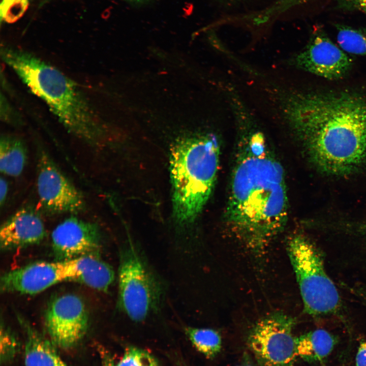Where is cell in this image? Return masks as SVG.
<instances>
[{
	"instance_id": "1",
	"label": "cell",
	"mask_w": 366,
	"mask_h": 366,
	"mask_svg": "<svg viewBox=\"0 0 366 366\" xmlns=\"http://www.w3.org/2000/svg\"><path fill=\"white\" fill-rule=\"evenodd\" d=\"M281 105L284 118L321 173L346 176L366 162V94L295 91L284 96Z\"/></svg>"
},
{
	"instance_id": "2",
	"label": "cell",
	"mask_w": 366,
	"mask_h": 366,
	"mask_svg": "<svg viewBox=\"0 0 366 366\" xmlns=\"http://www.w3.org/2000/svg\"><path fill=\"white\" fill-rule=\"evenodd\" d=\"M231 181L226 211L233 232L250 248L263 249L284 228L288 201L284 170L263 135L250 128Z\"/></svg>"
},
{
	"instance_id": "3",
	"label": "cell",
	"mask_w": 366,
	"mask_h": 366,
	"mask_svg": "<svg viewBox=\"0 0 366 366\" xmlns=\"http://www.w3.org/2000/svg\"><path fill=\"white\" fill-rule=\"evenodd\" d=\"M1 56L68 132L90 145L98 142L102 130L97 115L73 80L32 53L4 46Z\"/></svg>"
},
{
	"instance_id": "4",
	"label": "cell",
	"mask_w": 366,
	"mask_h": 366,
	"mask_svg": "<svg viewBox=\"0 0 366 366\" xmlns=\"http://www.w3.org/2000/svg\"><path fill=\"white\" fill-rule=\"evenodd\" d=\"M220 145L211 134L180 139L170 157L174 216L180 225L193 223L214 188L219 165Z\"/></svg>"
},
{
	"instance_id": "5",
	"label": "cell",
	"mask_w": 366,
	"mask_h": 366,
	"mask_svg": "<svg viewBox=\"0 0 366 366\" xmlns=\"http://www.w3.org/2000/svg\"><path fill=\"white\" fill-rule=\"evenodd\" d=\"M287 248L305 312L312 316L333 313L340 305L339 294L317 249L300 235L291 238Z\"/></svg>"
},
{
	"instance_id": "6",
	"label": "cell",
	"mask_w": 366,
	"mask_h": 366,
	"mask_svg": "<svg viewBox=\"0 0 366 366\" xmlns=\"http://www.w3.org/2000/svg\"><path fill=\"white\" fill-rule=\"evenodd\" d=\"M118 281V306L131 320L142 322L159 309L163 287L131 242L120 252Z\"/></svg>"
},
{
	"instance_id": "7",
	"label": "cell",
	"mask_w": 366,
	"mask_h": 366,
	"mask_svg": "<svg viewBox=\"0 0 366 366\" xmlns=\"http://www.w3.org/2000/svg\"><path fill=\"white\" fill-rule=\"evenodd\" d=\"M294 319L281 312L263 318L250 333L249 346L261 366H292L297 356Z\"/></svg>"
},
{
	"instance_id": "8",
	"label": "cell",
	"mask_w": 366,
	"mask_h": 366,
	"mask_svg": "<svg viewBox=\"0 0 366 366\" xmlns=\"http://www.w3.org/2000/svg\"><path fill=\"white\" fill-rule=\"evenodd\" d=\"M36 188L39 204L49 215L76 214L85 207L84 198L42 147L37 150Z\"/></svg>"
},
{
	"instance_id": "9",
	"label": "cell",
	"mask_w": 366,
	"mask_h": 366,
	"mask_svg": "<svg viewBox=\"0 0 366 366\" xmlns=\"http://www.w3.org/2000/svg\"><path fill=\"white\" fill-rule=\"evenodd\" d=\"M45 322L51 342L60 348H70L85 334L88 313L80 297L64 294L50 301L45 312Z\"/></svg>"
},
{
	"instance_id": "10",
	"label": "cell",
	"mask_w": 366,
	"mask_h": 366,
	"mask_svg": "<svg viewBox=\"0 0 366 366\" xmlns=\"http://www.w3.org/2000/svg\"><path fill=\"white\" fill-rule=\"evenodd\" d=\"M341 49L318 27L305 48L291 62L298 69L328 80H338L344 77L352 65L351 59Z\"/></svg>"
},
{
	"instance_id": "11",
	"label": "cell",
	"mask_w": 366,
	"mask_h": 366,
	"mask_svg": "<svg viewBox=\"0 0 366 366\" xmlns=\"http://www.w3.org/2000/svg\"><path fill=\"white\" fill-rule=\"evenodd\" d=\"M51 246L56 261H65L89 254H98L101 236L94 223L71 216L51 233Z\"/></svg>"
},
{
	"instance_id": "12",
	"label": "cell",
	"mask_w": 366,
	"mask_h": 366,
	"mask_svg": "<svg viewBox=\"0 0 366 366\" xmlns=\"http://www.w3.org/2000/svg\"><path fill=\"white\" fill-rule=\"evenodd\" d=\"M63 281L59 261H39L4 273L0 288L4 292L33 295Z\"/></svg>"
},
{
	"instance_id": "13",
	"label": "cell",
	"mask_w": 366,
	"mask_h": 366,
	"mask_svg": "<svg viewBox=\"0 0 366 366\" xmlns=\"http://www.w3.org/2000/svg\"><path fill=\"white\" fill-rule=\"evenodd\" d=\"M46 235L44 223L37 211L24 206L10 216L1 225L0 247L4 251L36 245Z\"/></svg>"
},
{
	"instance_id": "14",
	"label": "cell",
	"mask_w": 366,
	"mask_h": 366,
	"mask_svg": "<svg viewBox=\"0 0 366 366\" xmlns=\"http://www.w3.org/2000/svg\"><path fill=\"white\" fill-rule=\"evenodd\" d=\"M59 262L64 281L76 282L106 292L114 280L113 268L98 254H89Z\"/></svg>"
},
{
	"instance_id": "15",
	"label": "cell",
	"mask_w": 366,
	"mask_h": 366,
	"mask_svg": "<svg viewBox=\"0 0 366 366\" xmlns=\"http://www.w3.org/2000/svg\"><path fill=\"white\" fill-rule=\"evenodd\" d=\"M24 329L26 340L25 366H68L56 351L52 342L44 338L23 320H19Z\"/></svg>"
},
{
	"instance_id": "16",
	"label": "cell",
	"mask_w": 366,
	"mask_h": 366,
	"mask_svg": "<svg viewBox=\"0 0 366 366\" xmlns=\"http://www.w3.org/2000/svg\"><path fill=\"white\" fill-rule=\"evenodd\" d=\"M337 343L334 336L318 329L296 338L297 356L310 362H317L328 357Z\"/></svg>"
},
{
	"instance_id": "17",
	"label": "cell",
	"mask_w": 366,
	"mask_h": 366,
	"mask_svg": "<svg viewBox=\"0 0 366 366\" xmlns=\"http://www.w3.org/2000/svg\"><path fill=\"white\" fill-rule=\"evenodd\" d=\"M27 159V147L20 137L2 135L0 139V171L1 173L17 177L23 172Z\"/></svg>"
},
{
	"instance_id": "18",
	"label": "cell",
	"mask_w": 366,
	"mask_h": 366,
	"mask_svg": "<svg viewBox=\"0 0 366 366\" xmlns=\"http://www.w3.org/2000/svg\"><path fill=\"white\" fill-rule=\"evenodd\" d=\"M185 332L195 348L207 357L213 358L220 352L222 339L217 331L210 328L187 327Z\"/></svg>"
},
{
	"instance_id": "19",
	"label": "cell",
	"mask_w": 366,
	"mask_h": 366,
	"mask_svg": "<svg viewBox=\"0 0 366 366\" xmlns=\"http://www.w3.org/2000/svg\"><path fill=\"white\" fill-rule=\"evenodd\" d=\"M337 40L345 52L358 55H366V26L354 27L337 24Z\"/></svg>"
},
{
	"instance_id": "20",
	"label": "cell",
	"mask_w": 366,
	"mask_h": 366,
	"mask_svg": "<svg viewBox=\"0 0 366 366\" xmlns=\"http://www.w3.org/2000/svg\"><path fill=\"white\" fill-rule=\"evenodd\" d=\"M115 366H159L155 358L148 352L135 347L126 349Z\"/></svg>"
},
{
	"instance_id": "21",
	"label": "cell",
	"mask_w": 366,
	"mask_h": 366,
	"mask_svg": "<svg viewBox=\"0 0 366 366\" xmlns=\"http://www.w3.org/2000/svg\"><path fill=\"white\" fill-rule=\"evenodd\" d=\"M18 344L12 332L3 325L1 328V361L6 363L15 356Z\"/></svg>"
},
{
	"instance_id": "22",
	"label": "cell",
	"mask_w": 366,
	"mask_h": 366,
	"mask_svg": "<svg viewBox=\"0 0 366 366\" xmlns=\"http://www.w3.org/2000/svg\"><path fill=\"white\" fill-rule=\"evenodd\" d=\"M1 118L5 123L18 127L23 123L20 114L9 103L6 96L1 94Z\"/></svg>"
},
{
	"instance_id": "23",
	"label": "cell",
	"mask_w": 366,
	"mask_h": 366,
	"mask_svg": "<svg viewBox=\"0 0 366 366\" xmlns=\"http://www.w3.org/2000/svg\"><path fill=\"white\" fill-rule=\"evenodd\" d=\"M28 6V0H13L7 9L4 20L8 23L16 21L24 14Z\"/></svg>"
},
{
	"instance_id": "24",
	"label": "cell",
	"mask_w": 366,
	"mask_h": 366,
	"mask_svg": "<svg viewBox=\"0 0 366 366\" xmlns=\"http://www.w3.org/2000/svg\"><path fill=\"white\" fill-rule=\"evenodd\" d=\"M356 366H366V340L360 342L355 357Z\"/></svg>"
},
{
	"instance_id": "25",
	"label": "cell",
	"mask_w": 366,
	"mask_h": 366,
	"mask_svg": "<svg viewBox=\"0 0 366 366\" xmlns=\"http://www.w3.org/2000/svg\"><path fill=\"white\" fill-rule=\"evenodd\" d=\"M364 0H333L336 8L344 11H352L353 7Z\"/></svg>"
},
{
	"instance_id": "26",
	"label": "cell",
	"mask_w": 366,
	"mask_h": 366,
	"mask_svg": "<svg viewBox=\"0 0 366 366\" xmlns=\"http://www.w3.org/2000/svg\"><path fill=\"white\" fill-rule=\"evenodd\" d=\"M99 350L102 366H115L113 357L108 351L102 348Z\"/></svg>"
},
{
	"instance_id": "27",
	"label": "cell",
	"mask_w": 366,
	"mask_h": 366,
	"mask_svg": "<svg viewBox=\"0 0 366 366\" xmlns=\"http://www.w3.org/2000/svg\"><path fill=\"white\" fill-rule=\"evenodd\" d=\"M8 188L7 181L1 177L0 179V205L1 206L4 204L7 199Z\"/></svg>"
},
{
	"instance_id": "28",
	"label": "cell",
	"mask_w": 366,
	"mask_h": 366,
	"mask_svg": "<svg viewBox=\"0 0 366 366\" xmlns=\"http://www.w3.org/2000/svg\"><path fill=\"white\" fill-rule=\"evenodd\" d=\"M352 11H358L366 14V0L356 4L353 7Z\"/></svg>"
},
{
	"instance_id": "29",
	"label": "cell",
	"mask_w": 366,
	"mask_h": 366,
	"mask_svg": "<svg viewBox=\"0 0 366 366\" xmlns=\"http://www.w3.org/2000/svg\"><path fill=\"white\" fill-rule=\"evenodd\" d=\"M312 0H291V4L293 5H298V4H301L303 3H306L307 2H309Z\"/></svg>"
},
{
	"instance_id": "30",
	"label": "cell",
	"mask_w": 366,
	"mask_h": 366,
	"mask_svg": "<svg viewBox=\"0 0 366 366\" xmlns=\"http://www.w3.org/2000/svg\"><path fill=\"white\" fill-rule=\"evenodd\" d=\"M127 1H131V2H143V1H146V0H127Z\"/></svg>"
},
{
	"instance_id": "31",
	"label": "cell",
	"mask_w": 366,
	"mask_h": 366,
	"mask_svg": "<svg viewBox=\"0 0 366 366\" xmlns=\"http://www.w3.org/2000/svg\"><path fill=\"white\" fill-rule=\"evenodd\" d=\"M363 229H364V230H363V231L364 232V233H365V235H366V227H365V228H363Z\"/></svg>"
},
{
	"instance_id": "32",
	"label": "cell",
	"mask_w": 366,
	"mask_h": 366,
	"mask_svg": "<svg viewBox=\"0 0 366 366\" xmlns=\"http://www.w3.org/2000/svg\"><path fill=\"white\" fill-rule=\"evenodd\" d=\"M224 1H229V2H232V1H237V0H224Z\"/></svg>"
}]
</instances>
